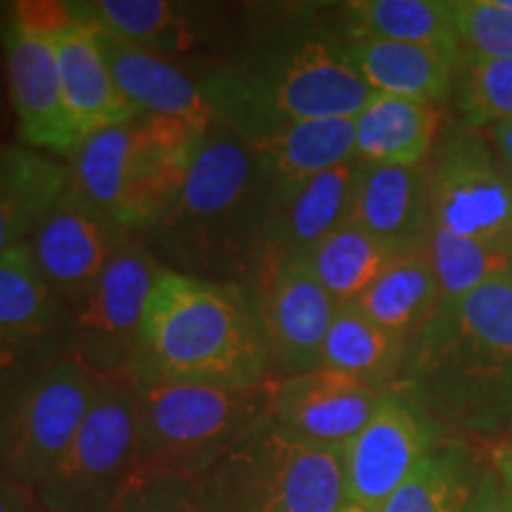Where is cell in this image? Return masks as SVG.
I'll list each match as a JSON object with an SVG mask.
<instances>
[{"label":"cell","mask_w":512,"mask_h":512,"mask_svg":"<svg viewBox=\"0 0 512 512\" xmlns=\"http://www.w3.org/2000/svg\"><path fill=\"white\" fill-rule=\"evenodd\" d=\"M392 392L479 439L512 434V273L441 302L408 344Z\"/></svg>","instance_id":"1"},{"label":"cell","mask_w":512,"mask_h":512,"mask_svg":"<svg viewBox=\"0 0 512 512\" xmlns=\"http://www.w3.org/2000/svg\"><path fill=\"white\" fill-rule=\"evenodd\" d=\"M278 192L261 157L216 121L174 207L140 238L171 271L242 285L266 256Z\"/></svg>","instance_id":"2"},{"label":"cell","mask_w":512,"mask_h":512,"mask_svg":"<svg viewBox=\"0 0 512 512\" xmlns=\"http://www.w3.org/2000/svg\"><path fill=\"white\" fill-rule=\"evenodd\" d=\"M126 382L256 387L273 382L259 320L235 283L162 268L145 306Z\"/></svg>","instance_id":"3"},{"label":"cell","mask_w":512,"mask_h":512,"mask_svg":"<svg viewBox=\"0 0 512 512\" xmlns=\"http://www.w3.org/2000/svg\"><path fill=\"white\" fill-rule=\"evenodd\" d=\"M216 117L261 112L273 117L356 119L373 91L342 46L320 36L256 29L238 60L200 83Z\"/></svg>","instance_id":"4"},{"label":"cell","mask_w":512,"mask_h":512,"mask_svg":"<svg viewBox=\"0 0 512 512\" xmlns=\"http://www.w3.org/2000/svg\"><path fill=\"white\" fill-rule=\"evenodd\" d=\"M202 138L178 119L138 114L83 140L69 178L121 228L145 235L174 207Z\"/></svg>","instance_id":"5"},{"label":"cell","mask_w":512,"mask_h":512,"mask_svg":"<svg viewBox=\"0 0 512 512\" xmlns=\"http://www.w3.org/2000/svg\"><path fill=\"white\" fill-rule=\"evenodd\" d=\"M344 446H323L271 418L195 479L202 512H337L347 505Z\"/></svg>","instance_id":"6"},{"label":"cell","mask_w":512,"mask_h":512,"mask_svg":"<svg viewBox=\"0 0 512 512\" xmlns=\"http://www.w3.org/2000/svg\"><path fill=\"white\" fill-rule=\"evenodd\" d=\"M131 389L136 396V472L197 479L266 418L273 382L256 387L136 382Z\"/></svg>","instance_id":"7"},{"label":"cell","mask_w":512,"mask_h":512,"mask_svg":"<svg viewBox=\"0 0 512 512\" xmlns=\"http://www.w3.org/2000/svg\"><path fill=\"white\" fill-rule=\"evenodd\" d=\"M136 472V396L105 380L72 444L34 489L46 512H112Z\"/></svg>","instance_id":"8"},{"label":"cell","mask_w":512,"mask_h":512,"mask_svg":"<svg viewBox=\"0 0 512 512\" xmlns=\"http://www.w3.org/2000/svg\"><path fill=\"white\" fill-rule=\"evenodd\" d=\"M105 380L72 354L38 368L0 430V472L34 491L72 444Z\"/></svg>","instance_id":"9"},{"label":"cell","mask_w":512,"mask_h":512,"mask_svg":"<svg viewBox=\"0 0 512 512\" xmlns=\"http://www.w3.org/2000/svg\"><path fill=\"white\" fill-rule=\"evenodd\" d=\"M164 264L136 235L119 249L83 302L72 311L69 354L95 375L124 380L145 306Z\"/></svg>","instance_id":"10"},{"label":"cell","mask_w":512,"mask_h":512,"mask_svg":"<svg viewBox=\"0 0 512 512\" xmlns=\"http://www.w3.org/2000/svg\"><path fill=\"white\" fill-rule=\"evenodd\" d=\"M240 287L259 320L273 380L318 368L337 302L302 256H264Z\"/></svg>","instance_id":"11"},{"label":"cell","mask_w":512,"mask_h":512,"mask_svg":"<svg viewBox=\"0 0 512 512\" xmlns=\"http://www.w3.org/2000/svg\"><path fill=\"white\" fill-rule=\"evenodd\" d=\"M432 228L512 259V178L477 133L448 138L432 169Z\"/></svg>","instance_id":"12"},{"label":"cell","mask_w":512,"mask_h":512,"mask_svg":"<svg viewBox=\"0 0 512 512\" xmlns=\"http://www.w3.org/2000/svg\"><path fill=\"white\" fill-rule=\"evenodd\" d=\"M133 238L136 235L69 183L27 245L50 290L74 311L91 294L119 249Z\"/></svg>","instance_id":"13"},{"label":"cell","mask_w":512,"mask_h":512,"mask_svg":"<svg viewBox=\"0 0 512 512\" xmlns=\"http://www.w3.org/2000/svg\"><path fill=\"white\" fill-rule=\"evenodd\" d=\"M0 60L17 138L29 150L69 157L83 143L64 102L53 41L19 29L0 8Z\"/></svg>","instance_id":"14"},{"label":"cell","mask_w":512,"mask_h":512,"mask_svg":"<svg viewBox=\"0 0 512 512\" xmlns=\"http://www.w3.org/2000/svg\"><path fill=\"white\" fill-rule=\"evenodd\" d=\"M437 444L430 415L406 396L384 394L373 418L342 448L347 505L380 512Z\"/></svg>","instance_id":"15"},{"label":"cell","mask_w":512,"mask_h":512,"mask_svg":"<svg viewBox=\"0 0 512 512\" xmlns=\"http://www.w3.org/2000/svg\"><path fill=\"white\" fill-rule=\"evenodd\" d=\"M387 389L354 375L318 366L273 380L271 418L297 437L344 446L366 427Z\"/></svg>","instance_id":"16"},{"label":"cell","mask_w":512,"mask_h":512,"mask_svg":"<svg viewBox=\"0 0 512 512\" xmlns=\"http://www.w3.org/2000/svg\"><path fill=\"white\" fill-rule=\"evenodd\" d=\"M216 119L252 147L280 188L356 157L354 119L294 121L261 112H226Z\"/></svg>","instance_id":"17"},{"label":"cell","mask_w":512,"mask_h":512,"mask_svg":"<svg viewBox=\"0 0 512 512\" xmlns=\"http://www.w3.org/2000/svg\"><path fill=\"white\" fill-rule=\"evenodd\" d=\"M72 311L38 271L29 245L0 256V347L48 366L69 354Z\"/></svg>","instance_id":"18"},{"label":"cell","mask_w":512,"mask_h":512,"mask_svg":"<svg viewBox=\"0 0 512 512\" xmlns=\"http://www.w3.org/2000/svg\"><path fill=\"white\" fill-rule=\"evenodd\" d=\"M88 19L119 91L140 114L178 119L200 133H207L219 121L200 83L192 81L176 62L133 46L95 22L91 12Z\"/></svg>","instance_id":"19"},{"label":"cell","mask_w":512,"mask_h":512,"mask_svg":"<svg viewBox=\"0 0 512 512\" xmlns=\"http://www.w3.org/2000/svg\"><path fill=\"white\" fill-rule=\"evenodd\" d=\"M349 221L401 254L425 249L432 230V171L425 164L361 162Z\"/></svg>","instance_id":"20"},{"label":"cell","mask_w":512,"mask_h":512,"mask_svg":"<svg viewBox=\"0 0 512 512\" xmlns=\"http://www.w3.org/2000/svg\"><path fill=\"white\" fill-rule=\"evenodd\" d=\"M358 171L361 159L354 157L302 183L280 188L266 235V256H304L344 226L351 216Z\"/></svg>","instance_id":"21"},{"label":"cell","mask_w":512,"mask_h":512,"mask_svg":"<svg viewBox=\"0 0 512 512\" xmlns=\"http://www.w3.org/2000/svg\"><path fill=\"white\" fill-rule=\"evenodd\" d=\"M95 22L133 46L164 60L200 53L219 34V10L176 0H95L86 3Z\"/></svg>","instance_id":"22"},{"label":"cell","mask_w":512,"mask_h":512,"mask_svg":"<svg viewBox=\"0 0 512 512\" xmlns=\"http://www.w3.org/2000/svg\"><path fill=\"white\" fill-rule=\"evenodd\" d=\"M81 22L53 41L64 102L76 133L86 140L93 133L138 117V110L124 98L95 41L86 5L81 3Z\"/></svg>","instance_id":"23"},{"label":"cell","mask_w":512,"mask_h":512,"mask_svg":"<svg viewBox=\"0 0 512 512\" xmlns=\"http://www.w3.org/2000/svg\"><path fill=\"white\" fill-rule=\"evenodd\" d=\"M69 183L67 164L24 145H0V256L27 245Z\"/></svg>","instance_id":"24"},{"label":"cell","mask_w":512,"mask_h":512,"mask_svg":"<svg viewBox=\"0 0 512 512\" xmlns=\"http://www.w3.org/2000/svg\"><path fill=\"white\" fill-rule=\"evenodd\" d=\"M342 48L373 93L432 102V105L448 93L453 69L458 67V62L448 60L432 48L384 41L375 36L349 34Z\"/></svg>","instance_id":"25"},{"label":"cell","mask_w":512,"mask_h":512,"mask_svg":"<svg viewBox=\"0 0 512 512\" xmlns=\"http://www.w3.org/2000/svg\"><path fill=\"white\" fill-rule=\"evenodd\" d=\"M439 124L432 102L373 93L354 119L356 157L366 164H425Z\"/></svg>","instance_id":"26"},{"label":"cell","mask_w":512,"mask_h":512,"mask_svg":"<svg viewBox=\"0 0 512 512\" xmlns=\"http://www.w3.org/2000/svg\"><path fill=\"white\" fill-rule=\"evenodd\" d=\"M354 304L384 330L411 344L441 304V287L427 247L399 256Z\"/></svg>","instance_id":"27"},{"label":"cell","mask_w":512,"mask_h":512,"mask_svg":"<svg viewBox=\"0 0 512 512\" xmlns=\"http://www.w3.org/2000/svg\"><path fill=\"white\" fill-rule=\"evenodd\" d=\"M408 342L370 320L358 306L337 304L323 342L320 366L354 375L392 392L406 361Z\"/></svg>","instance_id":"28"},{"label":"cell","mask_w":512,"mask_h":512,"mask_svg":"<svg viewBox=\"0 0 512 512\" xmlns=\"http://www.w3.org/2000/svg\"><path fill=\"white\" fill-rule=\"evenodd\" d=\"M349 34L413 43L460 62L453 3L444 0H354L344 5Z\"/></svg>","instance_id":"29"},{"label":"cell","mask_w":512,"mask_h":512,"mask_svg":"<svg viewBox=\"0 0 512 512\" xmlns=\"http://www.w3.org/2000/svg\"><path fill=\"white\" fill-rule=\"evenodd\" d=\"M406 256L377 240L368 230L347 221L335 233L320 240L302 259L337 304H351L375 283L380 275Z\"/></svg>","instance_id":"30"},{"label":"cell","mask_w":512,"mask_h":512,"mask_svg":"<svg viewBox=\"0 0 512 512\" xmlns=\"http://www.w3.org/2000/svg\"><path fill=\"white\" fill-rule=\"evenodd\" d=\"M477 479L470 451L458 441H439L380 512H463Z\"/></svg>","instance_id":"31"},{"label":"cell","mask_w":512,"mask_h":512,"mask_svg":"<svg viewBox=\"0 0 512 512\" xmlns=\"http://www.w3.org/2000/svg\"><path fill=\"white\" fill-rule=\"evenodd\" d=\"M427 252L441 287V302H453L489 280L512 273L510 256L491 252L477 242L453 238L439 228L430 230Z\"/></svg>","instance_id":"32"},{"label":"cell","mask_w":512,"mask_h":512,"mask_svg":"<svg viewBox=\"0 0 512 512\" xmlns=\"http://www.w3.org/2000/svg\"><path fill=\"white\" fill-rule=\"evenodd\" d=\"M458 110L472 128L512 121V60L467 55L460 74Z\"/></svg>","instance_id":"33"},{"label":"cell","mask_w":512,"mask_h":512,"mask_svg":"<svg viewBox=\"0 0 512 512\" xmlns=\"http://www.w3.org/2000/svg\"><path fill=\"white\" fill-rule=\"evenodd\" d=\"M460 43L472 55L512 60V10L498 0H463L453 3Z\"/></svg>","instance_id":"34"},{"label":"cell","mask_w":512,"mask_h":512,"mask_svg":"<svg viewBox=\"0 0 512 512\" xmlns=\"http://www.w3.org/2000/svg\"><path fill=\"white\" fill-rule=\"evenodd\" d=\"M112 512H202L195 479L166 472H133Z\"/></svg>","instance_id":"35"},{"label":"cell","mask_w":512,"mask_h":512,"mask_svg":"<svg viewBox=\"0 0 512 512\" xmlns=\"http://www.w3.org/2000/svg\"><path fill=\"white\" fill-rule=\"evenodd\" d=\"M5 10L19 29L46 41H55L64 31L76 27L83 17L81 3L67 0H17L5 5Z\"/></svg>","instance_id":"36"},{"label":"cell","mask_w":512,"mask_h":512,"mask_svg":"<svg viewBox=\"0 0 512 512\" xmlns=\"http://www.w3.org/2000/svg\"><path fill=\"white\" fill-rule=\"evenodd\" d=\"M38 368L43 366L15 354V351L0 347V430H3L5 420H8L19 392H22L24 384L29 382V377L34 375Z\"/></svg>","instance_id":"37"},{"label":"cell","mask_w":512,"mask_h":512,"mask_svg":"<svg viewBox=\"0 0 512 512\" xmlns=\"http://www.w3.org/2000/svg\"><path fill=\"white\" fill-rule=\"evenodd\" d=\"M463 512H512V494L491 465L479 472L477 486Z\"/></svg>","instance_id":"38"},{"label":"cell","mask_w":512,"mask_h":512,"mask_svg":"<svg viewBox=\"0 0 512 512\" xmlns=\"http://www.w3.org/2000/svg\"><path fill=\"white\" fill-rule=\"evenodd\" d=\"M36 505L34 491L0 472V512H34Z\"/></svg>","instance_id":"39"},{"label":"cell","mask_w":512,"mask_h":512,"mask_svg":"<svg viewBox=\"0 0 512 512\" xmlns=\"http://www.w3.org/2000/svg\"><path fill=\"white\" fill-rule=\"evenodd\" d=\"M491 467L498 472L505 489L512 494V444H496L491 451Z\"/></svg>","instance_id":"40"},{"label":"cell","mask_w":512,"mask_h":512,"mask_svg":"<svg viewBox=\"0 0 512 512\" xmlns=\"http://www.w3.org/2000/svg\"><path fill=\"white\" fill-rule=\"evenodd\" d=\"M496 150L498 157H501L503 169L512 178V121L496 126Z\"/></svg>","instance_id":"41"},{"label":"cell","mask_w":512,"mask_h":512,"mask_svg":"<svg viewBox=\"0 0 512 512\" xmlns=\"http://www.w3.org/2000/svg\"><path fill=\"white\" fill-rule=\"evenodd\" d=\"M10 102H8V88H5V74H3V60H0V133L5 131L10 121Z\"/></svg>","instance_id":"42"},{"label":"cell","mask_w":512,"mask_h":512,"mask_svg":"<svg viewBox=\"0 0 512 512\" xmlns=\"http://www.w3.org/2000/svg\"><path fill=\"white\" fill-rule=\"evenodd\" d=\"M337 512H370V510H366V508H358V505H344L342 510H337Z\"/></svg>","instance_id":"43"},{"label":"cell","mask_w":512,"mask_h":512,"mask_svg":"<svg viewBox=\"0 0 512 512\" xmlns=\"http://www.w3.org/2000/svg\"><path fill=\"white\" fill-rule=\"evenodd\" d=\"M498 3L503 5V8H508V10H512V0H498Z\"/></svg>","instance_id":"44"},{"label":"cell","mask_w":512,"mask_h":512,"mask_svg":"<svg viewBox=\"0 0 512 512\" xmlns=\"http://www.w3.org/2000/svg\"><path fill=\"white\" fill-rule=\"evenodd\" d=\"M503 444H512V434L508 437V441H503Z\"/></svg>","instance_id":"45"},{"label":"cell","mask_w":512,"mask_h":512,"mask_svg":"<svg viewBox=\"0 0 512 512\" xmlns=\"http://www.w3.org/2000/svg\"><path fill=\"white\" fill-rule=\"evenodd\" d=\"M34 512H46V510H41V508H38V505H36V510Z\"/></svg>","instance_id":"46"}]
</instances>
